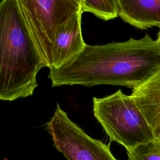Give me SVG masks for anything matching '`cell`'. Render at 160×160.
<instances>
[{
  "label": "cell",
  "mask_w": 160,
  "mask_h": 160,
  "mask_svg": "<svg viewBox=\"0 0 160 160\" xmlns=\"http://www.w3.org/2000/svg\"><path fill=\"white\" fill-rule=\"evenodd\" d=\"M160 68V46L149 34L124 42L86 45L77 56L58 68L49 69L52 87L107 84L134 90Z\"/></svg>",
  "instance_id": "1"
},
{
  "label": "cell",
  "mask_w": 160,
  "mask_h": 160,
  "mask_svg": "<svg viewBox=\"0 0 160 160\" xmlns=\"http://www.w3.org/2000/svg\"><path fill=\"white\" fill-rule=\"evenodd\" d=\"M46 67L21 14L18 0L0 2V99L31 96Z\"/></svg>",
  "instance_id": "2"
},
{
  "label": "cell",
  "mask_w": 160,
  "mask_h": 160,
  "mask_svg": "<svg viewBox=\"0 0 160 160\" xmlns=\"http://www.w3.org/2000/svg\"><path fill=\"white\" fill-rule=\"evenodd\" d=\"M93 114L108 136L130 151L156 140L154 132L131 95L120 89L114 93L92 98Z\"/></svg>",
  "instance_id": "3"
},
{
  "label": "cell",
  "mask_w": 160,
  "mask_h": 160,
  "mask_svg": "<svg viewBox=\"0 0 160 160\" xmlns=\"http://www.w3.org/2000/svg\"><path fill=\"white\" fill-rule=\"evenodd\" d=\"M18 2L24 24L46 66L51 68L57 35L81 11V0H18Z\"/></svg>",
  "instance_id": "4"
},
{
  "label": "cell",
  "mask_w": 160,
  "mask_h": 160,
  "mask_svg": "<svg viewBox=\"0 0 160 160\" xmlns=\"http://www.w3.org/2000/svg\"><path fill=\"white\" fill-rule=\"evenodd\" d=\"M46 128L54 147L68 160H118L112 154L109 144L88 135L58 103Z\"/></svg>",
  "instance_id": "5"
},
{
  "label": "cell",
  "mask_w": 160,
  "mask_h": 160,
  "mask_svg": "<svg viewBox=\"0 0 160 160\" xmlns=\"http://www.w3.org/2000/svg\"><path fill=\"white\" fill-rule=\"evenodd\" d=\"M82 12L76 14L59 31L52 51V68L58 69L77 56L85 48L81 30ZM51 69V68H50Z\"/></svg>",
  "instance_id": "6"
},
{
  "label": "cell",
  "mask_w": 160,
  "mask_h": 160,
  "mask_svg": "<svg viewBox=\"0 0 160 160\" xmlns=\"http://www.w3.org/2000/svg\"><path fill=\"white\" fill-rule=\"evenodd\" d=\"M118 16L139 29L160 28V0H116Z\"/></svg>",
  "instance_id": "7"
},
{
  "label": "cell",
  "mask_w": 160,
  "mask_h": 160,
  "mask_svg": "<svg viewBox=\"0 0 160 160\" xmlns=\"http://www.w3.org/2000/svg\"><path fill=\"white\" fill-rule=\"evenodd\" d=\"M131 96L152 128L156 139H160V68L141 86L132 90Z\"/></svg>",
  "instance_id": "8"
},
{
  "label": "cell",
  "mask_w": 160,
  "mask_h": 160,
  "mask_svg": "<svg viewBox=\"0 0 160 160\" xmlns=\"http://www.w3.org/2000/svg\"><path fill=\"white\" fill-rule=\"evenodd\" d=\"M81 10L82 13L91 12L104 21L118 16L116 0H81Z\"/></svg>",
  "instance_id": "9"
},
{
  "label": "cell",
  "mask_w": 160,
  "mask_h": 160,
  "mask_svg": "<svg viewBox=\"0 0 160 160\" xmlns=\"http://www.w3.org/2000/svg\"><path fill=\"white\" fill-rule=\"evenodd\" d=\"M127 154L128 160H160V140L138 146Z\"/></svg>",
  "instance_id": "10"
},
{
  "label": "cell",
  "mask_w": 160,
  "mask_h": 160,
  "mask_svg": "<svg viewBox=\"0 0 160 160\" xmlns=\"http://www.w3.org/2000/svg\"><path fill=\"white\" fill-rule=\"evenodd\" d=\"M156 41H157V42H158V44L160 46V30H159V32L158 33V39H157Z\"/></svg>",
  "instance_id": "11"
},
{
  "label": "cell",
  "mask_w": 160,
  "mask_h": 160,
  "mask_svg": "<svg viewBox=\"0 0 160 160\" xmlns=\"http://www.w3.org/2000/svg\"><path fill=\"white\" fill-rule=\"evenodd\" d=\"M159 139V140H160V139Z\"/></svg>",
  "instance_id": "12"
}]
</instances>
